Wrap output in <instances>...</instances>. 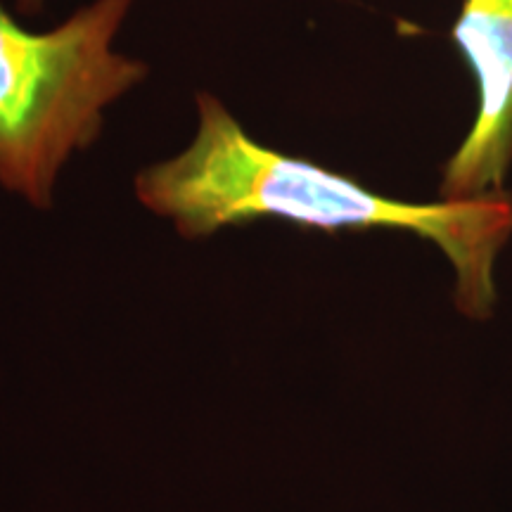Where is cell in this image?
I'll return each mask as SVG.
<instances>
[{"label":"cell","mask_w":512,"mask_h":512,"mask_svg":"<svg viewBox=\"0 0 512 512\" xmlns=\"http://www.w3.org/2000/svg\"><path fill=\"white\" fill-rule=\"evenodd\" d=\"M43 5H46V0H15V8L22 15H36L43 10Z\"/></svg>","instance_id":"obj_4"},{"label":"cell","mask_w":512,"mask_h":512,"mask_svg":"<svg viewBox=\"0 0 512 512\" xmlns=\"http://www.w3.org/2000/svg\"><path fill=\"white\" fill-rule=\"evenodd\" d=\"M133 0H93L48 31L0 5V188L50 209L62 169L100 138L105 112L147 79L114 48Z\"/></svg>","instance_id":"obj_2"},{"label":"cell","mask_w":512,"mask_h":512,"mask_svg":"<svg viewBox=\"0 0 512 512\" xmlns=\"http://www.w3.org/2000/svg\"><path fill=\"white\" fill-rule=\"evenodd\" d=\"M479 83V112L441 178V200L505 190L512 164V0H465L453 27Z\"/></svg>","instance_id":"obj_3"},{"label":"cell","mask_w":512,"mask_h":512,"mask_svg":"<svg viewBox=\"0 0 512 512\" xmlns=\"http://www.w3.org/2000/svg\"><path fill=\"white\" fill-rule=\"evenodd\" d=\"M195 107L190 145L136 176L140 204L169 219L183 238H207L256 219L328 233L406 230L434 242L451 261L458 309L479 320L491 316L494 266L512 238L508 190L434 204L389 200L354 178L254 140L216 95L197 93Z\"/></svg>","instance_id":"obj_1"}]
</instances>
